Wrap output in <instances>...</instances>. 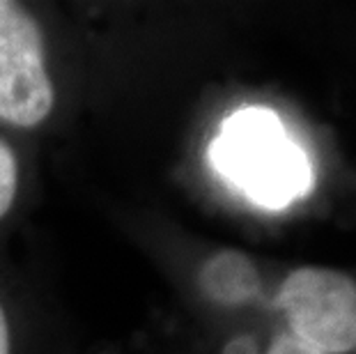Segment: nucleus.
Wrapping results in <instances>:
<instances>
[{
    "label": "nucleus",
    "instance_id": "6",
    "mask_svg": "<svg viewBox=\"0 0 356 354\" xmlns=\"http://www.w3.org/2000/svg\"><path fill=\"white\" fill-rule=\"evenodd\" d=\"M267 354H324L322 350H317L315 345H310L304 338L294 336L292 331L290 334H280L274 343H271V348Z\"/></svg>",
    "mask_w": 356,
    "mask_h": 354
},
{
    "label": "nucleus",
    "instance_id": "1",
    "mask_svg": "<svg viewBox=\"0 0 356 354\" xmlns=\"http://www.w3.org/2000/svg\"><path fill=\"white\" fill-rule=\"evenodd\" d=\"M209 163L232 189L264 209H283L313 186V168L271 108L246 106L225 120Z\"/></svg>",
    "mask_w": 356,
    "mask_h": 354
},
{
    "label": "nucleus",
    "instance_id": "4",
    "mask_svg": "<svg viewBox=\"0 0 356 354\" xmlns=\"http://www.w3.org/2000/svg\"><path fill=\"white\" fill-rule=\"evenodd\" d=\"M200 288L216 304L239 306L257 297L260 276L248 255L239 251H221L202 265Z\"/></svg>",
    "mask_w": 356,
    "mask_h": 354
},
{
    "label": "nucleus",
    "instance_id": "5",
    "mask_svg": "<svg viewBox=\"0 0 356 354\" xmlns=\"http://www.w3.org/2000/svg\"><path fill=\"white\" fill-rule=\"evenodd\" d=\"M17 182H19L17 156L0 140V218L12 207L14 195H17Z\"/></svg>",
    "mask_w": 356,
    "mask_h": 354
},
{
    "label": "nucleus",
    "instance_id": "3",
    "mask_svg": "<svg viewBox=\"0 0 356 354\" xmlns=\"http://www.w3.org/2000/svg\"><path fill=\"white\" fill-rule=\"evenodd\" d=\"M51 108L42 30L21 5L0 0V120L28 129L44 122Z\"/></svg>",
    "mask_w": 356,
    "mask_h": 354
},
{
    "label": "nucleus",
    "instance_id": "2",
    "mask_svg": "<svg viewBox=\"0 0 356 354\" xmlns=\"http://www.w3.org/2000/svg\"><path fill=\"white\" fill-rule=\"evenodd\" d=\"M292 334L324 354L356 348V283L343 272L301 267L285 278L276 299Z\"/></svg>",
    "mask_w": 356,
    "mask_h": 354
},
{
    "label": "nucleus",
    "instance_id": "7",
    "mask_svg": "<svg viewBox=\"0 0 356 354\" xmlns=\"http://www.w3.org/2000/svg\"><path fill=\"white\" fill-rule=\"evenodd\" d=\"M221 354H260V352H257V345H255L253 338L237 336V338H232L228 345H225Z\"/></svg>",
    "mask_w": 356,
    "mask_h": 354
}]
</instances>
